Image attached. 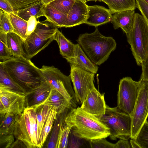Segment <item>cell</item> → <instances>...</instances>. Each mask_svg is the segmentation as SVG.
<instances>
[{
  "mask_svg": "<svg viewBox=\"0 0 148 148\" xmlns=\"http://www.w3.org/2000/svg\"><path fill=\"white\" fill-rule=\"evenodd\" d=\"M7 42L12 56L20 57H24L23 47V39L14 32H10L7 34Z\"/></svg>",
  "mask_w": 148,
  "mask_h": 148,
  "instance_id": "obj_23",
  "label": "cell"
},
{
  "mask_svg": "<svg viewBox=\"0 0 148 148\" xmlns=\"http://www.w3.org/2000/svg\"><path fill=\"white\" fill-rule=\"evenodd\" d=\"M86 18L84 23L97 27L111 21L112 14L109 9L97 5H88Z\"/></svg>",
  "mask_w": 148,
  "mask_h": 148,
  "instance_id": "obj_14",
  "label": "cell"
},
{
  "mask_svg": "<svg viewBox=\"0 0 148 148\" xmlns=\"http://www.w3.org/2000/svg\"><path fill=\"white\" fill-rule=\"evenodd\" d=\"M54 40L57 42L60 53L63 57L66 59L74 56L75 44L68 39L58 29L55 34Z\"/></svg>",
  "mask_w": 148,
  "mask_h": 148,
  "instance_id": "obj_20",
  "label": "cell"
},
{
  "mask_svg": "<svg viewBox=\"0 0 148 148\" xmlns=\"http://www.w3.org/2000/svg\"><path fill=\"white\" fill-rule=\"evenodd\" d=\"M7 34L0 32V60L1 62L8 60L12 56L7 45Z\"/></svg>",
  "mask_w": 148,
  "mask_h": 148,
  "instance_id": "obj_34",
  "label": "cell"
},
{
  "mask_svg": "<svg viewBox=\"0 0 148 148\" xmlns=\"http://www.w3.org/2000/svg\"><path fill=\"white\" fill-rule=\"evenodd\" d=\"M83 1H84V2H85V3H86V0H81Z\"/></svg>",
  "mask_w": 148,
  "mask_h": 148,
  "instance_id": "obj_49",
  "label": "cell"
},
{
  "mask_svg": "<svg viewBox=\"0 0 148 148\" xmlns=\"http://www.w3.org/2000/svg\"><path fill=\"white\" fill-rule=\"evenodd\" d=\"M134 139L141 148H148V121H145Z\"/></svg>",
  "mask_w": 148,
  "mask_h": 148,
  "instance_id": "obj_32",
  "label": "cell"
},
{
  "mask_svg": "<svg viewBox=\"0 0 148 148\" xmlns=\"http://www.w3.org/2000/svg\"><path fill=\"white\" fill-rule=\"evenodd\" d=\"M74 56L66 59L70 65L78 67L94 74L97 73L98 67L89 58L78 44H75Z\"/></svg>",
  "mask_w": 148,
  "mask_h": 148,
  "instance_id": "obj_18",
  "label": "cell"
},
{
  "mask_svg": "<svg viewBox=\"0 0 148 148\" xmlns=\"http://www.w3.org/2000/svg\"><path fill=\"white\" fill-rule=\"evenodd\" d=\"M38 21L34 16H31L27 21V27L26 35L27 37L35 29Z\"/></svg>",
  "mask_w": 148,
  "mask_h": 148,
  "instance_id": "obj_41",
  "label": "cell"
},
{
  "mask_svg": "<svg viewBox=\"0 0 148 148\" xmlns=\"http://www.w3.org/2000/svg\"><path fill=\"white\" fill-rule=\"evenodd\" d=\"M1 62L11 77L26 92L38 86L45 81L40 69L30 59L23 56H12Z\"/></svg>",
  "mask_w": 148,
  "mask_h": 148,
  "instance_id": "obj_2",
  "label": "cell"
},
{
  "mask_svg": "<svg viewBox=\"0 0 148 148\" xmlns=\"http://www.w3.org/2000/svg\"><path fill=\"white\" fill-rule=\"evenodd\" d=\"M72 127L71 123L64 120L60 131L57 148H67L69 135Z\"/></svg>",
  "mask_w": 148,
  "mask_h": 148,
  "instance_id": "obj_31",
  "label": "cell"
},
{
  "mask_svg": "<svg viewBox=\"0 0 148 148\" xmlns=\"http://www.w3.org/2000/svg\"><path fill=\"white\" fill-rule=\"evenodd\" d=\"M148 4V0H144Z\"/></svg>",
  "mask_w": 148,
  "mask_h": 148,
  "instance_id": "obj_50",
  "label": "cell"
},
{
  "mask_svg": "<svg viewBox=\"0 0 148 148\" xmlns=\"http://www.w3.org/2000/svg\"><path fill=\"white\" fill-rule=\"evenodd\" d=\"M44 16L46 20L58 28L63 27L67 15L62 13L49 4L45 5Z\"/></svg>",
  "mask_w": 148,
  "mask_h": 148,
  "instance_id": "obj_25",
  "label": "cell"
},
{
  "mask_svg": "<svg viewBox=\"0 0 148 148\" xmlns=\"http://www.w3.org/2000/svg\"><path fill=\"white\" fill-rule=\"evenodd\" d=\"M81 108L86 112L98 118L104 114L107 105L104 93H101L94 86L90 89Z\"/></svg>",
  "mask_w": 148,
  "mask_h": 148,
  "instance_id": "obj_13",
  "label": "cell"
},
{
  "mask_svg": "<svg viewBox=\"0 0 148 148\" xmlns=\"http://www.w3.org/2000/svg\"><path fill=\"white\" fill-rule=\"evenodd\" d=\"M10 21L14 29V32L17 34L25 40L27 36L26 34L27 21L14 13L9 14Z\"/></svg>",
  "mask_w": 148,
  "mask_h": 148,
  "instance_id": "obj_29",
  "label": "cell"
},
{
  "mask_svg": "<svg viewBox=\"0 0 148 148\" xmlns=\"http://www.w3.org/2000/svg\"><path fill=\"white\" fill-rule=\"evenodd\" d=\"M0 148H9L14 142L13 134L0 135Z\"/></svg>",
  "mask_w": 148,
  "mask_h": 148,
  "instance_id": "obj_39",
  "label": "cell"
},
{
  "mask_svg": "<svg viewBox=\"0 0 148 148\" xmlns=\"http://www.w3.org/2000/svg\"><path fill=\"white\" fill-rule=\"evenodd\" d=\"M90 147L92 148H114V144L108 141L106 138L89 141Z\"/></svg>",
  "mask_w": 148,
  "mask_h": 148,
  "instance_id": "obj_38",
  "label": "cell"
},
{
  "mask_svg": "<svg viewBox=\"0 0 148 148\" xmlns=\"http://www.w3.org/2000/svg\"><path fill=\"white\" fill-rule=\"evenodd\" d=\"M106 3L112 14L117 12L128 10H134L136 0H97Z\"/></svg>",
  "mask_w": 148,
  "mask_h": 148,
  "instance_id": "obj_26",
  "label": "cell"
},
{
  "mask_svg": "<svg viewBox=\"0 0 148 148\" xmlns=\"http://www.w3.org/2000/svg\"><path fill=\"white\" fill-rule=\"evenodd\" d=\"M0 32L6 34L14 32V29L9 18V14L0 9Z\"/></svg>",
  "mask_w": 148,
  "mask_h": 148,
  "instance_id": "obj_35",
  "label": "cell"
},
{
  "mask_svg": "<svg viewBox=\"0 0 148 148\" xmlns=\"http://www.w3.org/2000/svg\"><path fill=\"white\" fill-rule=\"evenodd\" d=\"M88 141L75 135L71 130L69 135L67 148L84 147L86 145V142Z\"/></svg>",
  "mask_w": 148,
  "mask_h": 148,
  "instance_id": "obj_37",
  "label": "cell"
},
{
  "mask_svg": "<svg viewBox=\"0 0 148 148\" xmlns=\"http://www.w3.org/2000/svg\"><path fill=\"white\" fill-rule=\"evenodd\" d=\"M16 147H26L23 143L21 141L16 139V140L13 143L10 148Z\"/></svg>",
  "mask_w": 148,
  "mask_h": 148,
  "instance_id": "obj_45",
  "label": "cell"
},
{
  "mask_svg": "<svg viewBox=\"0 0 148 148\" xmlns=\"http://www.w3.org/2000/svg\"><path fill=\"white\" fill-rule=\"evenodd\" d=\"M52 107L51 105H41L33 107L36 112L39 140L44 123Z\"/></svg>",
  "mask_w": 148,
  "mask_h": 148,
  "instance_id": "obj_30",
  "label": "cell"
},
{
  "mask_svg": "<svg viewBox=\"0 0 148 148\" xmlns=\"http://www.w3.org/2000/svg\"><path fill=\"white\" fill-rule=\"evenodd\" d=\"M40 69L45 81L51 89L60 93L71 103L74 108H76L77 103L69 76L64 74L53 66L43 65Z\"/></svg>",
  "mask_w": 148,
  "mask_h": 148,
  "instance_id": "obj_8",
  "label": "cell"
},
{
  "mask_svg": "<svg viewBox=\"0 0 148 148\" xmlns=\"http://www.w3.org/2000/svg\"><path fill=\"white\" fill-rule=\"evenodd\" d=\"M0 102L7 113L16 115L21 114L27 108L25 95H21L0 86Z\"/></svg>",
  "mask_w": 148,
  "mask_h": 148,
  "instance_id": "obj_12",
  "label": "cell"
},
{
  "mask_svg": "<svg viewBox=\"0 0 148 148\" xmlns=\"http://www.w3.org/2000/svg\"><path fill=\"white\" fill-rule=\"evenodd\" d=\"M97 0H86V2L89 1H95V2L97 1Z\"/></svg>",
  "mask_w": 148,
  "mask_h": 148,
  "instance_id": "obj_48",
  "label": "cell"
},
{
  "mask_svg": "<svg viewBox=\"0 0 148 148\" xmlns=\"http://www.w3.org/2000/svg\"><path fill=\"white\" fill-rule=\"evenodd\" d=\"M57 112L52 106L42 128L39 140V148H42L52 128L53 123L57 118Z\"/></svg>",
  "mask_w": 148,
  "mask_h": 148,
  "instance_id": "obj_27",
  "label": "cell"
},
{
  "mask_svg": "<svg viewBox=\"0 0 148 148\" xmlns=\"http://www.w3.org/2000/svg\"><path fill=\"white\" fill-rule=\"evenodd\" d=\"M14 138L22 141L26 148H39V136L35 110L25 108L17 116L14 132Z\"/></svg>",
  "mask_w": 148,
  "mask_h": 148,
  "instance_id": "obj_6",
  "label": "cell"
},
{
  "mask_svg": "<svg viewBox=\"0 0 148 148\" xmlns=\"http://www.w3.org/2000/svg\"><path fill=\"white\" fill-rule=\"evenodd\" d=\"M58 27L46 20L38 21L36 28L23 41L24 57L31 59L48 46L54 40Z\"/></svg>",
  "mask_w": 148,
  "mask_h": 148,
  "instance_id": "obj_5",
  "label": "cell"
},
{
  "mask_svg": "<svg viewBox=\"0 0 148 148\" xmlns=\"http://www.w3.org/2000/svg\"><path fill=\"white\" fill-rule=\"evenodd\" d=\"M139 90L130 115L131 138L134 139L148 117V80L140 79Z\"/></svg>",
  "mask_w": 148,
  "mask_h": 148,
  "instance_id": "obj_9",
  "label": "cell"
},
{
  "mask_svg": "<svg viewBox=\"0 0 148 148\" xmlns=\"http://www.w3.org/2000/svg\"><path fill=\"white\" fill-rule=\"evenodd\" d=\"M76 0H55L49 4L59 11L67 15Z\"/></svg>",
  "mask_w": 148,
  "mask_h": 148,
  "instance_id": "obj_33",
  "label": "cell"
},
{
  "mask_svg": "<svg viewBox=\"0 0 148 148\" xmlns=\"http://www.w3.org/2000/svg\"><path fill=\"white\" fill-rule=\"evenodd\" d=\"M51 90L45 81L38 86L27 92L25 95L27 107L33 108L40 105L47 99Z\"/></svg>",
  "mask_w": 148,
  "mask_h": 148,
  "instance_id": "obj_16",
  "label": "cell"
},
{
  "mask_svg": "<svg viewBox=\"0 0 148 148\" xmlns=\"http://www.w3.org/2000/svg\"><path fill=\"white\" fill-rule=\"evenodd\" d=\"M130 143L132 148H141L140 146L134 139H131L130 140Z\"/></svg>",
  "mask_w": 148,
  "mask_h": 148,
  "instance_id": "obj_46",
  "label": "cell"
},
{
  "mask_svg": "<svg viewBox=\"0 0 148 148\" xmlns=\"http://www.w3.org/2000/svg\"><path fill=\"white\" fill-rule=\"evenodd\" d=\"M136 8L148 23V4L144 0H136Z\"/></svg>",
  "mask_w": 148,
  "mask_h": 148,
  "instance_id": "obj_40",
  "label": "cell"
},
{
  "mask_svg": "<svg viewBox=\"0 0 148 148\" xmlns=\"http://www.w3.org/2000/svg\"><path fill=\"white\" fill-rule=\"evenodd\" d=\"M45 5L40 0L14 13L27 21L32 16H34L36 19L38 18L44 16Z\"/></svg>",
  "mask_w": 148,
  "mask_h": 148,
  "instance_id": "obj_24",
  "label": "cell"
},
{
  "mask_svg": "<svg viewBox=\"0 0 148 148\" xmlns=\"http://www.w3.org/2000/svg\"><path fill=\"white\" fill-rule=\"evenodd\" d=\"M77 41L91 61L98 65L108 60L116 47L112 37L102 35L97 27L92 33L80 34Z\"/></svg>",
  "mask_w": 148,
  "mask_h": 148,
  "instance_id": "obj_3",
  "label": "cell"
},
{
  "mask_svg": "<svg viewBox=\"0 0 148 148\" xmlns=\"http://www.w3.org/2000/svg\"><path fill=\"white\" fill-rule=\"evenodd\" d=\"M142 72L140 79L148 80V59L141 65Z\"/></svg>",
  "mask_w": 148,
  "mask_h": 148,
  "instance_id": "obj_44",
  "label": "cell"
},
{
  "mask_svg": "<svg viewBox=\"0 0 148 148\" xmlns=\"http://www.w3.org/2000/svg\"><path fill=\"white\" fill-rule=\"evenodd\" d=\"M41 105H47L54 107L57 114L62 113L68 108H74L71 103L62 95L52 89L47 99Z\"/></svg>",
  "mask_w": 148,
  "mask_h": 148,
  "instance_id": "obj_19",
  "label": "cell"
},
{
  "mask_svg": "<svg viewBox=\"0 0 148 148\" xmlns=\"http://www.w3.org/2000/svg\"><path fill=\"white\" fill-rule=\"evenodd\" d=\"M130 142L128 140L120 139L114 144V148H131Z\"/></svg>",
  "mask_w": 148,
  "mask_h": 148,
  "instance_id": "obj_43",
  "label": "cell"
},
{
  "mask_svg": "<svg viewBox=\"0 0 148 148\" xmlns=\"http://www.w3.org/2000/svg\"><path fill=\"white\" fill-rule=\"evenodd\" d=\"M68 108L62 113L57 115L47 148H57L58 138L61 127L68 113L73 109Z\"/></svg>",
  "mask_w": 148,
  "mask_h": 148,
  "instance_id": "obj_22",
  "label": "cell"
},
{
  "mask_svg": "<svg viewBox=\"0 0 148 148\" xmlns=\"http://www.w3.org/2000/svg\"><path fill=\"white\" fill-rule=\"evenodd\" d=\"M45 5L49 4L50 3L55 0H41Z\"/></svg>",
  "mask_w": 148,
  "mask_h": 148,
  "instance_id": "obj_47",
  "label": "cell"
},
{
  "mask_svg": "<svg viewBox=\"0 0 148 148\" xmlns=\"http://www.w3.org/2000/svg\"><path fill=\"white\" fill-rule=\"evenodd\" d=\"M12 6L14 13L22 10L41 0H6Z\"/></svg>",
  "mask_w": 148,
  "mask_h": 148,
  "instance_id": "obj_36",
  "label": "cell"
},
{
  "mask_svg": "<svg viewBox=\"0 0 148 148\" xmlns=\"http://www.w3.org/2000/svg\"><path fill=\"white\" fill-rule=\"evenodd\" d=\"M98 118L109 129L111 140H128L131 138V116L117 106L111 108L107 105L104 114Z\"/></svg>",
  "mask_w": 148,
  "mask_h": 148,
  "instance_id": "obj_7",
  "label": "cell"
},
{
  "mask_svg": "<svg viewBox=\"0 0 148 148\" xmlns=\"http://www.w3.org/2000/svg\"><path fill=\"white\" fill-rule=\"evenodd\" d=\"M135 15L134 10L116 12L112 14L111 22L114 29L120 28L126 34L130 32L133 28Z\"/></svg>",
  "mask_w": 148,
  "mask_h": 148,
  "instance_id": "obj_17",
  "label": "cell"
},
{
  "mask_svg": "<svg viewBox=\"0 0 148 148\" xmlns=\"http://www.w3.org/2000/svg\"><path fill=\"white\" fill-rule=\"evenodd\" d=\"M0 8L8 14L14 13L12 6L6 0H0Z\"/></svg>",
  "mask_w": 148,
  "mask_h": 148,
  "instance_id": "obj_42",
  "label": "cell"
},
{
  "mask_svg": "<svg viewBox=\"0 0 148 148\" xmlns=\"http://www.w3.org/2000/svg\"><path fill=\"white\" fill-rule=\"evenodd\" d=\"M17 116L9 112L1 116L0 135L13 134Z\"/></svg>",
  "mask_w": 148,
  "mask_h": 148,
  "instance_id": "obj_28",
  "label": "cell"
},
{
  "mask_svg": "<svg viewBox=\"0 0 148 148\" xmlns=\"http://www.w3.org/2000/svg\"><path fill=\"white\" fill-rule=\"evenodd\" d=\"M126 34L136 64L141 66L148 59V23L142 15L135 13L133 28Z\"/></svg>",
  "mask_w": 148,
  "mask_h": 148,
  "instance_id": "obj_4",
  "label": "cell"
},
{
  "mask_svg": "<svg viewBox=\"0 0 148 148\" xmlns=\"http://www.w3.org/2000/svg\"><path fill=\"white\" fill-rule=\"evenodd\" d=\"M140 82V80L135 81L128 77L123 78L119 82L117 106L130 115L138 95Z\"/></svg>",
  "mask_w": 148,
  "mask_h": 148,
  "instance_id": "obj_10",
  "label": "cell"
},
{
  "mask_svg": "<svg viewBox=\"0 0 148 148\" xmlns=\"http://www.w3.org/2000/svg\"><path fill=\"white\" fill-rule=\"evenodd\" d=\"M88 5L81 0H76L67 15L63 27H71L84 23L86 18Z\"/></svg>",
  "mask_w": 148,
  "mask_h": 148,
  "instance_id": "obj_15",
  "label": "cell"
},
{
  "mask_svg": "<svg viewBox=\"0 0 148 148\" xmlns=\"http://www.w3.org/2000/svg\"><path fill=\"white\" fill-rule=\"evenodd\" d=\"M65 120L72 125L71 131L74 135L88 140L106 138L110 135L108 128L98 118L80 107L72 109Z\"/></svg>",
  "mask_w": 148,
  "mask_h": 148,
  "instance_id": "obj_1",
  "label": "cell"
},
{
  "mask_svg": "<svg viewBox=\"0 0 148 148\" xmlns=\"http://www.w3.org/2000/svg\"><path fill=\"white\" fill-rule=\"evenodd\" d=\"M0 86L19 94L25 95L26 90L11 77L1 61L0 62Z\"/></svg>",
  "mask_w": 148,
  "mask_h": 148,
  "instance_id": "obj_21",
  "label": "cell"
},
{
  "mask_svg": "<svg viewBox=\"0 0 148 148\" xmlns=\"http://www.w3.org/2000/svg\"><path fill=\"white\" fill-rule=\"evenodd\" d=\"M71 66L69 77L73 86L77 103L81 104L90 89L95 86V74L77 67Z\"/></svg>",
  "mask_w": 148,
  "mask_h": 148,
  "instance_id": "obj_11",
  "label": "cell"
}]
</instances>
